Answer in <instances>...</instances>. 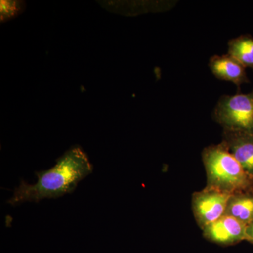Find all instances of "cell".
<instances>
[{"instance_id": "obj_1", "label": "cell", "mask_w": 253, "mask_h": 253, "mask_svg": "<svg viewBox=\"0 0 253 253\" xmlns=\"http://www.w3.org/2000/svg\"><path fill=\"white\" fill-rule=\"evenodd\" d=\"M93 169L87 155L80 146H73L56 160L54 167L36 172V184H29L21 180L7 203L16 206L27 201L38 203L44 199H57L71 194L80 181L92 173Z\"/></svg>"}, {"instance_id": "obj_5", "label": "cell", "mask_w": 253, "mask_h": 253, "mask_svg": "<svg viewBox=\"0 0 253 253\" xmlns=\"http://www.w3.org/2000/svg\"><path fill=\"white\" fill-rule=\"evenodd\" d=\"M247 225L230 216L223 215L203 229L205 239L222 246H234L246 241Z\"/></svg>"}, {"instance_id": "obj_8", "label": "cell", "mask_w": 253, "mask_h": 253, "mask_svg": "<svg viewBox=\"0 0 253 253\" xmlns=\"http://www.w3.org/2000/svg\"><path fill=\"white\" fill-rule=\"evenodd\" d=\"M224 215L237 219L246 225L253 221V191H236L231 194Z\"/></svg>"}, {"instance_id": "obj_2", "label": "cell", "mask_w": 253, "mask_h": 253, "mask_svg": "<svg viewBox=\"0 0 253 253\" xmlns=\"http://www.w3.org/2000/svg\"><path fill=\"white\" fill-rule=\"evenodd\" d=\"M202 161L207 176L208 187L233 194L253 191V180L224 143L211 145L202 152Z\"/></svg>"}, {"instance_id": "obj_11", "label": "cell", "mask_w": 253, "mask_h": 253, "mask_svg": "<svg viewBox=\"0 0 253 253\" xmlns=\"http://www.w3.org/2000/svg\"><path fill=\"white\" fill-rule=\"evenodd\" d=\"M246 241L253 244V221L247 226L246 229Z\"/></svg>"}, {"instance_id": "obj_7", "label": "cell", "mask_w": 253, "mask_h": 253, "mask_svg": "<svg viewBox=\"0 0 253 253\" xmlns=\"http://www.w3.org/2000/svg\"><path fill=\"white\" fill-rule=\"evenodd\" d=\"M209 67L218 79L231 82L238 88L250 82L246 68L229 54L212 56L210 59Z\"/></svg>"}, {"instance_id": "obj_6", "label": "cell", "mask_w": 253, "mask_h": 253, "mask_svg": "<svg viewBox=\"0 0 253 253\" xmlns=\"http://www.w3.org/2000/svg\"><path fill=\"white\" fill-rule=\"evenodd\" d=\"M221 142L253 180V134L223 130Z\"/></svg>"}, {"instance_id": "obj_3", "label": "cell", "mask_w": 253, "mask_h": 253, "mask_svg": "<svg viewBox=\"0 0 253 253\" xmlns=\"http://www.w3.org/2000/svg\"><path fill=\"white\" fill-rule=\"evenodd\" d=\"M212 116L223 130L253 134V89L248 94L221 96Z\"/></svg>"}, {"instance_id": "obj_9", "label": "cell", "mask_w": 253, "mask_h": 253, "mask_svg": "<svg viewBox=\"0 0 253 253\" xmlns=\"http://www.w3.org/2000/svg\"><path fill=\"white\" fill-rule=\"evenodd\" d=\"M228 54L245 68L253 69V37L243 35L228 42Z\"/></svg>"}, {"instance_id": "obj_10", "label": "cell", "mask_w": 253, "mask_h": 253, "mask_svg": "<svg viewBox=\"0 0 253 253\" xmlns=\"http://www.w3.org/2000/svg\"><path fill=\"white\" fill-rule=\"evenodd\" d=\"M23 3L16 1H1V21H8L10 18L16 17L23 9Z\"/></svg>"}, {"instance_id": "obj_4", "label": "cell", "mask_w": 253, "mask_h": 253, "mask_svg": "<svg viewBox=\"0 0 253 253\" xmlns=\"http://www.w3.org/2000/svg\"><path fill=\"white\" fill-rule=\"evenodd\" d=\"M231 194L206 186L192 195L191 207L195 219L201 229L224 215Z\"/></svg>"}]
</instances>
